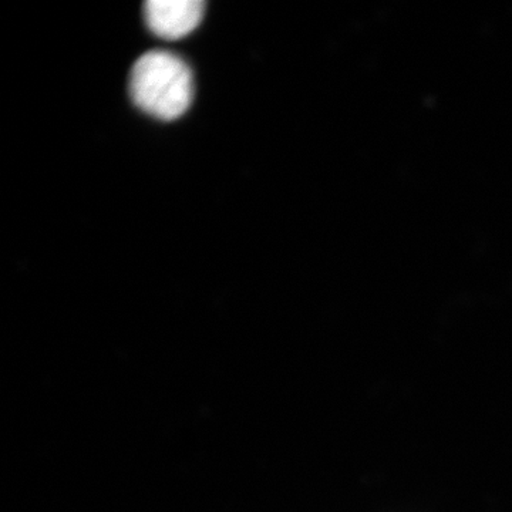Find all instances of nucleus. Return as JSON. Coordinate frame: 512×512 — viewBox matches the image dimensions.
<instances>
[{
  "instance_id": "1",
  "label": "nucleus",
  "mask_w": 512,
  "mask_h": 512,
  "mask_svg": "<svg viewBox=\"0 0 512 512\" xmlns=\"http://www.w3.org/2000/svg\"><path fill=\"white\" fill-rule=\"evenodd\" d=\"M128 92L138 109L161 121L180 119L194 99V77L181 57L153 50L140 57L130 72Z\"/></svg>"
},
{
  "instance_id": "2",
  "label": "nucleus",
  "mask_w": 512,
  "mask_h": 512,
  "mask_svg": "<svg viewBox=\"0 0 512 512\" xmlns=\"http://www.w3.org/2000/svg\"><path fill=\"white\" fill-rule=\"evenodd\" d=\"M205 13L202 0H148L144 18L148 29L165 40H177L197 29Z\"/></svg>"
}]
</instances>
